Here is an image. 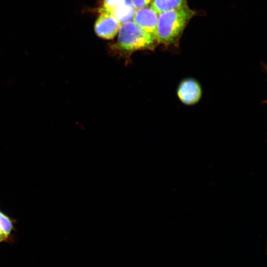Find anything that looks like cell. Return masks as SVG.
Masks as SVG:
<instances>
[{
    "instance_id": "obj_2",
    "label": "cell",
    "mask_w": 267,
    "mask_h": 267,
    "mask_svg": "<svg viewBox=\"0 0 267 267\" xmlns=\"http://www.w3.org/2000/svg\"><path fill=\"white\" fill-rule=\"evenodd\" d=\"M196 11L188 5L159 14L156 39L157 44H176Z\"/></svg>"
},
{
    "instance_id": "obj_5",
    "label": "cell",
    "mask_w": 267,
    "mask_h": 267,
    "mask_svg": "<svg viewBox=\"0 0 267 267\" xmlns=\"http://www.w3.org/2000/svg\"><path fill=\"white\" fill-rule=\"evenodd\" d=\"M158 17V14L153 8L147 6L136 10L133 21L141 29L151 34L156 41Z\"/></svg>"
},
{
    "instance_id": "obj_7",
    "label": "cell",
    "mask_w": 267,
    "mask_h": 267,
    "mask_svg": "<svg viewBox=\"0 0 267 267\" xmlns=\"http://www.w3.org/2000/svg\"><path fill=\"white\" fill-rule=\"evenodd\" d=\"M187 5L186 0H154L151 7L158 14Z\"/></svg>"
},
{
    "instance_id": "obj_10",
    "label": "cell",
    "mask_w": 267,
    "mask_h": 267,
    "mask_svg": "<svg viewBox=\"0 0 267 267\" xmlns=\"http://www.w3.org/2000/svg\"><path fill=\"white\" fill-rule=\"evenodd\" d=\"M135 8L137 10L148 6L151 0H132Z\"/></svg>"
},
{
    "instance_id": "obj_6",
    "label": "cell",
    "mask_w": 267,
    "mask_h": 267,
    "mask_svg": "<svg viewBox=\"0 0 267 267\" xmlns=\"http://www.w3.org/2000/svg\"><path fill=\"white\" fill-rule=\"evenodd\" d=\"M136 10L132 0H123L114 10L113 14L123 24L132 21Z\"/></svg>"
},
{
    "instance_id": "obj_8",
    "label": "cell",
    "mask_w": 267,
    "mask_h": 267,
    "mask_svg": "<svg viewBox=\"0 0 267 267\" xmlns=\"http://www.w3.org/2000/svg\"><path fill=\"white\" fill-rule=\"evenodd\" d=\"M123 1V0H103L101 8L113 14L117 6Z\"/></svg>"
},
{
    "instance_id": "obj_3",
    "label": "cell",
    "mask_w": 267,
    "mask_h": 267,
    "mask_svg": "<svg viewBox=\"0 0 267 267\" xmlns=\"http://www.w3.org/2000/svg\"><path fill=\"white\" fill-rule=\"evenodd\" d=\"M99 12L100 15L94 25L95 33L104 39H113L118 33L122 24L111 13L101 8Z\"/></svg>"
},
{
    "instance_id": "obj_4",
    "label": "cell",
    "mask_w": 267,
    "mask_h": 267,
    "mask_svg": "<svg viewBox=\"0 0 267 267\" xmlns=\"http://www.w3.org/2000/svg\"><path fill=\"white\" fill-rule=\"evenodd\" d=\"M177 95L182 103L189 106L193 105L198 103L201 98L202 87L194 79H184L178 86Z\"/></svg>"
},
{
    "instance_id": "obj_9",
    "label": "cell",
    "mask_w": 267,
    "mask_h": 267,
    "mask_svg": "<svg viewBox=\"0 0 267 267\" xmlns=\"http://www.w3.org/2000/svg\"><path fill=\"white\" fill-rule=\"evenodd\" d=\"M2 212L0 211V243L2 242H10L12 241V237L8 235L3 224V222L1 219V215Z\"/></svg>"
},
{
    "instance_id": "obj_1",
    "label": "cell",
    "mask_w": 267,
    "mask_h": 267,
    "mask_svg": "<svg viewBox=\"0 0 267 267\" xmlns=\"http://www.w3.org/2000/svg\"><path fill=\"white\" fill-rule=\"evenodd\" d=\"M117 42L110 46L114 55L125 60V64L131 62L133 52L140 50H153L157 44L155 38L134 21L121 24Z\"/></svg>"
}]
</instances>
